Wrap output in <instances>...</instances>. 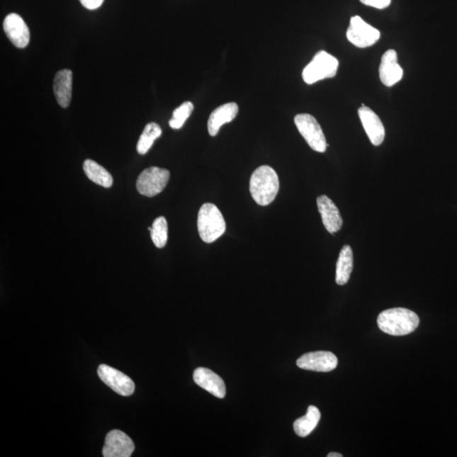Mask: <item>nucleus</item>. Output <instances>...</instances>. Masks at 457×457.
<instances>
[{
    "label": "nucleus",
    "instance_id": "1",
    "mask_svg": "<svg viewBox=\"0 0 457 457\" xmlns=\"http://www.w3.org/2000/svg\"><path fill=\"white\" fill-rule=\"evenodd\" d=\"M378 325L383 332L395 337L412 333L420 320L414 312L403 308L387 309L378 317Z\"/></svg>",
    "mask_w": 457,
    "mask_h": 457
},
{
    "label": "nucleus",
    "instance_id": "2",
    "mask_svg": "<svg viewBox=\"0 0 457 457\" xmlns=\"http://www.w3.org/2000/svg\"><path fill=\"white\" fill-rule=\"evenodd\" d=\"M280 189L277 173L268 165H263L252 173L250 179V193L252 198L260 206L271 204Z\"/></svg>",
    "mask_w": 457,
    "mask_h": 457
},
{
    "label": "nucleus",
    "instance_id": "3",
    "mask_svg": "<svg viewBox=\"0 0 457 457\" xmlns=\"http://www.w3.org/2000/svg\"><path fill=\"white\" fill-rule=\"evenodd\" d=\"M199 236L206 243L215 242L223 236L226 224L219 208L213 203H204L198 216Z\"/></svg>",
    "mask_w": 457,
    "mask_h": 457
},
{
    "label": "nucleus",
    "instance_id": "4",
    "mask_svg": "<svg viewBox=\"0 0 457 457\" xmlns=\"http://www.w3.org/2000/svg\"><path fill=\"white\" fill-rule=\"evenodd\" d=\"M339 68V61L327 52L320 51L315 55L303 72V81L308 85L315 82L332 78L337 75Z\"/></svg>",
    "mask_w": 457,
    "mask_h": 457
},
{
    "label": "nucleus",
    "instance_id": "5",
    "mask_svg": "<svg viewBox=\"0 0 457 457\" xmlns=\"http://www.w3.org/2000/svg\"><path fill=\"white\" fill-rule=\"evenodd\" d=\"M295 124L305 141L312 150L325 152L327 142L319 122L311 115L299 114L295 115Z\"/></svg>",
    "mask_w": 457,
    "mask_h": 457
},
{
    "label": "nucleus",
    "instance_id": "6",
    "mask_svg": "<svg viewBox=\"0 0 457 457\" xmlns=\"http://www.w3.org/2000/svg\"><path fill=\"white\" fill-rule=\"evenodd\" d=\"M169 177H171V173L168 169L159 167L147 168L137 178L138 193L146 197H154L165 188Z\"/></svg>",
    "mask_w": 457,
    "mask_h": 457
},
{
    "label": "nucleus",
    "instance_id": "7",
    "mask_svg": "<svg viewBox=\"0 0 457 457\" xmlns=\"http://www.w3.org/2000/svg\"><path fill=\"white\" fill-rule=\"evenodd\" d=\"M346 38L352 45L364 49L373 46L380 40V32L356 16L351 17L349 28L347 29Z\"/></svg>",
    "mask_w": 457,
    "mask_h": 457
},
{
    "label": "nucleus",
    "instance_id": "8",
    "mask_svg": "<svg viewBox=\"0 0 457 457\" xmlns=\"http://www.w3.org/2000/svg\"><path fill=\"white\" fill-rule=\"evenodd\" d=\"M98 376L104 384L110 387L117 394L129 396L134 393L133 380L119 370L106 364H101L98 368Z\"/></svg>",
    "mask_w": 457,
    "mask_h": 457
},
{
    "label": "nucleus",
    "instance_id": "9",
    "mask_svg": "<svg viewBox=\"0 0 457 457\" xmlns=\"http://www.w3.org/2000/svg\"><path fill=\"white\" fill-rule=\"evenodd\" d=\"M297 365L302 369L326 373L337 368L338 359L337 356L330 351H313L299 358Z\"/></svg>",
    "mask_w": 457,
    "mask_h": 457
},
{
    "label": "nucleus",
    "instance_id": "10",
    "mask_svg": "<svg viewBox=\"0 0 457 457\" xmlns=\"http://www.w3.org/2000/svg\"><path fill=\"white\" fill-rule=\"evenodd\" d=\"M135 450L132 439L120 430H112L107 434L103 448L104 457H130Z\"/></svg>",
    "mask_w": 457,
    "mask_h": 457
},
{
    "label": "nucleus",
    "instance_id": "11",
    "mask_svg": "<svg viewBox=\"0 0 457 457\" xmlns=\"http://www.w3.org/2000/svg\"><path fill=\"white\" fill-rule=\"evenodd\" d=\"M4 33L10 41L18 49H24L30 41V32L27 24L19 15L11 13L4 21Z\"/></svg>",
    "mask_w": 457,
    "mask_h": 457
},
{
    "label": "nucleus",
    "instance_id": "12",
    "mask_svg": "<svg viewBox=\"0 0 457 457\" xmlns=\"http://www.w3.org/2000/svg\"><path fill=\"white\" fill-rule=\"evenodd\" d=\"M359 115L372 145L374 146L381 145L385 137V130L380 117L371 108L366 107L364 104L359 108Z\"/></svg>",
    "mask_w": 457,
    "mask_h": 457
},
{
    "label": "nucleus",
    "instance_id": "13",
    "mask_svg": "<svg viewBox=\"0 0 457 457\" xmlns=\"http://www.w3.org/2000/svg\"><path fill=\"white\" fill-rule=\"evenodd\" d=\"M317 205L326 230L334 234L342 229L343 220L338 208L327 196L322 195L317 198Z\"/></svg>",
    "mask_w": 457,
    "mask_h": 457
},
{
    "label": "nucleus",
    "instance_id": "14",
    "mask_svg": "<svg viewBox=\"0 0 457 457\" xmlns=\"http://www.w3.org/2000/svg\"><path fill=\"white\" fill-rule=\"evenodd\" d=\"M193 380L198 386L216 397L223 399L226 394V387L223 380L205 368H198L193 373Z\"/></svg>",
    "mask_w": 457,
    "mask_h": 457
},
{
    "label": "nucleus",
    "instance_id": "15",
    "mask_svg": "<svg viewBox=\"0 0 457 457\" xmlns=\"http://www.w3.org/2000/svg\"><path fill=\"white\" fill-rule=\"evenodd\" d=\"M403 69L397 62V54L389 50L382 56L380 67V78L386 86H393L402 79Z\"/></svg>",
    "mask_w": 457,
    "mask_h": 457
},
{
    "label": "nucleus",
    "instance_id": "16",
    "mask_svg": "<svg viewBox=\"0 0 457 457\" xmlns=\"http://www.w3.org/2000/svg\"><path fill=\"white\" fill-rule=\"evenodd\" d=\"M239 107L236 103H228L218 107L212 112L208 121V130L211 137H215L222 125L236 118Z\"/></svg>",
    "mask_w": 457,
    "mask_h": 457
},
{
    "label": "nucleus",
    "instance_id": "17",
    "mask_svg": "<svg viewBox=\"0 0 457 457\" xmlns=\"http://www.w3.org/2000/svg\"><path fill=\"white\" fill-rule=\"evenodd\" d=\"M54 93L60 106L64 108L71 103L72 97V72L61 69L56 73L54 80Z\"/></svg>",
    "mask_w": 457,
    "mask_h": 457
},
{
    "label": "nucleus",
    "instance_id": "18",
    "mask_svg": "<svg viewBox=\"0 0 457 457\" xmlns=\"http://www.w3.org/2000/svg\"><path fill=\"white\" fill-rule=\"evenodd\" d=\"M354 269V252L350 246H345L339 252L337 264V276L335 281L339 286L346 285L350 280Z\"/></svg>",
    "mask_w": 457,
    "mask_h": 457
},
{
    "label": "nucleus",
    "instance_id": "19",
    "mask_svg": "<svg viewBox=\"0 0 457 457\" xmlns=\"http://www.w3.org/2000/svg\"><path fill=\"white\" fill-rule=\"evenodd\" d=\"M321 413L316 407L309 406L307 414L294 422V431L299 437H307L316 428L320 420Z\"/></svg>",
    "mask_w": 457,
    "mask_h": 457
},
{
    "label": "nucleus",
    "instance_id": "20",
    "mask_svg": "<svg viewBox=\"0 0 457 457\" xmlns=\"http://www.w3.org/2000/svg\"><path fill=\"white\" fill-rule=\"evenodd\" d=\"M84 171L89 179L99 186L106 187L112 186L113 177L106 168L91 159H86L84 163Z\"/></svg>",
    "mask_w": 457,
    "mask_h": 457
},
{
    "label": "nucleus",
    "instance_id": "21",
    "mask_svg": "<svg viewBox=\"0 0 457 457\" xmlns=\"http://www.w3.org/2000/svg\"><path fill=\"white\" fill-rule=\"evenodd\" d=\"M162 135V130L160 126L151 122L145 126V130L139 138L137 150L140 154H146L149 151L156 139H158Z\"/></svg>",
    "mask_w": 457,
    "mask_h": 457
},
{
    "label": "nucleus",
    "instance_id": "22",
    "mask_svg": "<svg viewBox=\"0 0 457 457\" xmlns=\"http://www.w3.org/2000/svg\"><path fill=\"white\" fill-rule=\"evenodd\" d=\"M149 230L151 232L152 241L156 247L163 248L167 245L168 241V223L164 217L157 218Z\"/></svg>",
    "mask_w": 457,
    "mask_h": 457
},
{
    "label": "nucleus",
    "instance_id": "23",
    "mask_svg": "<svg viewBox=\"0 0 457 457\" xmlns=\"http://www.w3.org/2000/svg\"><path fill=\"white\" fill-rule=\"evenodd\" d=\"M193 110L194 106L193 103H183L181 106L174 111L172 118L169 121V126L172 129H181L186 120L189 118Z\"/></svg>",
    "mask_w": 457,
    "mask_h": 457
},
{
    "label": "nucleus",
    "instance_id": "24",
    "mask_svg": "<svg viewBox=\"0 0 457 457\" xmlns=\"http://www.w3.org/2000/svg\"><path fill=\"white\" fill-rule=\"evenodd\" d=\"M360 1L365 6L376 8L378 10L388 7L391 3V0H360Z\"/></svg>",
    "mask_w": 457,
    "mask_h": 457
},
{
    "label": "nucleus",
    "instance_id": "25",
    "mask_svg": "<svg viewBox=\"0 0 457 457\" xmlns=\"http://www.w3.org/2000/svg\"><path fill=\"white\" fill-rule=\"evenodd\" d=\"M104 0H80L81 4L88 10H97L102 6Z\"/></svg>",
    "mask_w": 457,
    "mask_h": 457
},
{
    "label": "nucleus",
    "instance_id": "26",
    "mask_svg": "<svg viewBox=\"0 0 457 457\" xmlns=\"http://www.w3.org/2000/svg\"><path fill=\"white\" fill-rule=\"evenodd\" d=\"M328 457H342V454L339 453H335V452H332V453H329Z\"/></svg>",
    "mask_w": 457,
    "mask_h": 457
}]
</instances>
